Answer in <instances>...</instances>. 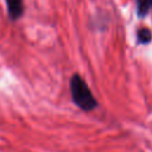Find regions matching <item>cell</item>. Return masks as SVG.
Wrapping results in <instances>:
<instances>
[{"label": "cell", "mask_w": 152, "mask_h": 152, "mask_svg": "<svg viewBox=\"0 0 152 152\" xmlns=\"http://www.w3.org/2000/svg\"><path fill=\"white\" fill-rule=\"evenodd\" d=\"M70 91L72 101L77 107L83 110H91L96 107L97 102L94 99L87 83L81 78L80 75L75 74L70 80Z\"/></svg>", "instance_id": "6da1fadb"}, {"label": "cell", "mask_w": 152, "mask_h": 152, "mask_svg": "<svg viewBox=\"0 0 152 152\" xmlns=\"http://www.w3.org/2000/svg\"><path fill=\"white\" fill-rule=\"evenodd\" d=\"M152 8V0H137V12L139 17H145Z\"/></svg>", "instance_id": "3957f363"}, {"label": "cell", "mask_w": 152, "mask_h": 152, "mask_svg": "<svg viewBox=\"0 0 152 152\" xmlns=\"http://www.w3.org/2000/svg\"><path fill=\"white\" fill-rule=\"evenodd\" d=\"M152 38V34H151V31L148 28H140L138 31V40L139 43H142V44H147Z\"/></svg>", "instance_id": "277c9868"}, {"label": "cell", "mask_w": 152, "mask_h": 152, "mask_svg": "<svg viewBox=\"0 0 152 152\" xmlns=\"http://www.w3.org/2000/svg\"><path fill=\"white\" fill-rule=\"evenodd\" d=\"M7 12L12 20H17L23 15L24 4L23 0H6Z\"/></svg>", "instance_id": "7a4b0ae2"}]
</instances>
